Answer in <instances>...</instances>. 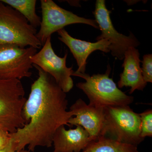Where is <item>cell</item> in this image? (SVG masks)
Masks as SVG:
<instances>
[{"label": "cell", "mask_w": 152, "mask_h": 152, "mask_svg": "<svg viewBox=\"0 0 152 152\" xmlns=\"http://www.w3.org/2000/svg\"><path fill=\"white\" fill-rule=\"evenodd\" d=\"M104 123L102 136L137 146L145 140L141 136L139 114L129 106L104 107Z\"/></svg>", "instance_id": "3957f363"}, {"label": "cell", "mask_w": 152, "mask_h": 152, "mask_svg": "<svg viewBox=\"0 0 152 152\" xmlns=\"http://www.w3.org/2000/svg\"><path fill=\"white\" fill-rule=\"evenodd\" d=\"M74 117L69 121V126H80L88 133L92 140L102 136L104 123V108L87 104L79 99L70 108Z\"/></svg>", "instance_id": "30bf717a"}, {"label": "cell", "mask_w": 152, "mask_h": 152, "mask_svg": "<svg viewBox=\"0 0 152 152\" xmlns=\"http://www.w3.org/2000/svg\"><path fill=\"white\" fill-rule=\"evenodd\" d=\"M142 75L145 82L152 83V55L151 54L144 55L142 61Z\"/></svg>", "instance_id": "e0dca14e"}, {"label": "cell", "mask_w": 152, "mask_h": 152, "mask_svg": "<svg viewBox=\"0 0 152 152\" xmlns=\"http://www.w3.org/2000/svg\"><path fill=\"white\" fill-rule=\"evenodd\" d=\"M37 30L15 10L0 1V45L40 48Z\"/></svg>", "instance_id": "5b68a950"}, {"label": "cell", "mask_w": 152, "mask_h": 152, "mask_svg": "<svg viewBox=\"0 0 152 152\" xmlns=\"http://www.w3.org/2000/svg\"><path fill=\"white\" fill-rule=\"evenodd\" d=\"M57 32L59 36V39L65 44L73 55L78 66L76 71L79 72L86 73L87 59L93 52L99 50L105 53L110 52L109 48L110 43L107 40L91 42L73 37L64 28L59 30Z\"/></svg>", "instance_id": "8fae6325"}, {"label": "cell", "mask_w": 152, "mask_h": 152, "mask_svg": "<svg viewBox=\"0 0 152 152\" xmlns=\"http://www.w3.org/2000/svg\"><path fill=\"white\" fill-rule=\"evenodd\" d=\"M111 69L108 66L106 72L90 76L74 71L72 76L80 77L86 82L78 83L77 87L86 95L89 104L98 107L129 106L133 102L134 97L129 96L118 88L110 77Z\"/></svg>", "instance_id": "7a4b0ae2"}, {"label": "cell", "mask_w": 152, "mask_h": 152, "mask_svg": "<svg viewBox=\"0 0 152 152\" xmlns=\"http://www.w3.org/2000/svg\"><path fill=\"white\" fill-rule=\"evenodd\" d=\"M21 14L34 28L40 26L41 18L36 11V0H1Z\"/></svg>", "instance_id": "9a60e30c"}, {"label": "cell", "mask_w": 152, "mask_h": 152, "mask_svg": "<svg viewBox=\"0 0 152 152\" xmlns=\"http://www.w3.org/2000/svg\"><path fill=\"white\" fill-rule=\"evenodd\" d=\"M66 130L61 126L55 132L53 137V152H81L92 141L88 133L80 126Z\"/></svg>", "instance_id": "7c38bea8"}, {"label": "cell", "mask_w": 152, "mask_h": 152, "mask_svg": "<svg viewBox=\"0 0 152 152\" xmlns=\"http://www.w3.org/2000/svg\"><path fill=\"white\" fill-rule=\"evenodd\" d=\"M38 77L31 86L23 115L26 124L11 137L17 143V152L28 146L34 152L38 146L50 148L57 129L68 126L73 113L67 110L66 93L62 90L55 79L38 66Z\"/></svg>", "instance_id": "6da1fadb"}, {"label": "cell", "mask_w": 152, "mask_h": 152, "mask_svg": "<svg viewBox=\"0 0 152 152\" xmlns=\"http://www.w3.org/2000/svg\"><path fill=\"white\" fill-rule=\"evenodd\" d=\"M40 3L42 18L36 36L42 45L52 34L69 25L85 24L99 29L96 20L79 17L61 7L52 0H41Z\"/></svg>", "instance_id": "8992f818"}, {"label": "cell", "mask_w": 152, "mask_h": 152, "mask_svg": "<svg viewBox=\"0 0 152 152\" xmlns=\"http://www.w3.org/2000/svg\"><path fill=\"white\" fill-rule=\"evenodd\" d=\"M16 152H30L29 151H27V150H26L25 149H23L21 150V151H19Z\"/></svg>", "instance_id": "ffe728a7"}, {"label": "cell", "mask_w": 152, "mask_h": 152, "mask_svg": "<svg viewBox=\"0 0 152 152\" xmlns=\"http://www.w3.org/2000/svg\"><path fill=\"white\" fill-rule=\"evenodd\" d=\"M67 51L62 58L56 54L52 47L51 37L47 39L40 50L32 57L33 65L39 66L55 79L65 93L69 92L74 87L71 76L73 72V66H66Z\"/></svg>", "instance_id": "9c48e42d"}, {"label": "cell", "mask_w": 152, "mask_h": 152, "mask_svg": "<svg viewBox=\"0 0 152 152\" xmlns=\"http://www.w3.org/2000/svg\"><path fill=\"white\" fill-rule=\"evenodd\" d=\"M12 140L10 144L3 148L0 149V152H16L18 143L12 137Z\"/></svg>", "instance_id": "d6986e66"}, {"label": "cell", "mask_w": 152, "mask_h": 152, "mask_svg": "<svg viewBox=\"0 0 152 152\" xmlns=\"http://www.w3.org/2000/svg\"><path fill=\"white\" fill-rule=\"evenodd\" d=\"M37 53V49L31 47L0 45V80L31 77L33 66L31 58Z\"/></svg>", "instance_id": "ba28073f"}, {"label": "cell", "mask_w": 152, "mask_h": 152, "mask_svg": "<svg viewBox=\"0 0 152 152\" xmlns=\"http://www.w3.org/2000/svg\"><path fill=\"white\" fill-rule=\"evenodd\" d=\"M111 11L106 7L104 0L96 1L93 14L102 34L96 38L97 41L107 39L110 43L109 50L112 56L120 60H124L126 51L131 48H136L140 43L132 33L127 36L117 31L111 19Z\"/></svg>", "instance_id": "52a82bcc"}, {"label": "cell", "mask_w": 152, "mask_h": 152, "mask_svg": "<svg viewBox=\"0 0 152 152\" xmlns=\"http://www.w3.org/2000/svg\"><path fill=\"white\" fill-rule=\"evenodd\" d=\"M141 120V136L143 138L152 137V110H146L139 114Z\"/></svg>", "instance_id": "2e32d148"}, {"label": "cell", "mask_w": 152, "mask_h": 152, "mask_svg": "<svg viewBox=\"0 0 152 152\" xmlns=\"http://www.w3.org/2000/svg\"><path fill=\"white\" fill-rule=\"evenodd\" d=\"M25 94L20 80H0V129L12 134L26 124L23 115Z\"/></svg>", "instance_id": "277c9868"}, {"label": "cell", "mask_w": 152, "mask_h": 152, "mask_svg": "<svg viewBox=\"0 0 152 152\" xmlns=\"http://www.w3.org/2000/svg\"><path fill=\"white\" fill-rule=\"evenodd\" d=\"M11 133L0 129V149L5 148L12 140Z\"/></svg>", "instance_id": "ac0fdd59"}, {"label": "cell", "mask_w": 152, "mask_h": 152, "mask_svg": "<svg viewBox=\"0 0 152 152\" xmlns=\"http://www.w3.org/2000/svg\"><path fill=\"white\" fill-rule=\"evenodd\" d=\"M140 57V53L136 48H129L125 53L122 65L124 71L120 74L118 86L120 88L124 87L131 88L130 94L136 90L143 91L147 85L142 75Z\"/></svg>", "instance_id": "4fadbf2b"}, {"label": "cell", "mask_w": 152, "mask_h": 152, "mask_svg": "<svg viewBox=\"0 0 152 152\" xmlns=\"http://www.w3.org/2000/svg\"><path fill=\"white\" fill-rule=\"evenodd\" d=\"M81 152H139L137 146L123 143L105 136L91 141Z\"/></svg>", "instance_id": "5bb4252c"}]
</instances>
